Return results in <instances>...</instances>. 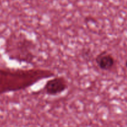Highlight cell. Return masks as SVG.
I'll use <instances>...</instances> for the list:
<instances>
[{"mask_svg": "<svg viewBox=\"0 0 127 127\" xmlns=\"http://www.w3.org/2000/svg\"><path fill=\"white\" fill-rule=\"evenodd\" d=\"M95 61L99 68L104 70H109L114 67L115 60L112 55L104 52L97 56Z\"/></svg>", "mask_w": 127, "mask_h": 127, "instance_id": "7a4b0ae2", "label": "cell"}, {"mask_svg": "<svg viewBox=\"0 0 127 127\" xmlns=\"http://www.w3.org/2000/svg\"><path fill=\"white\" fill-rule=\"evenodd\" d=\"M67 88L66 82L62 77H57L50 80L45 86V90L48 94L55 95L64 92Z\"/></svg>", "mask_w": 127, "mask_h": 127, "instance_id": "6da1fadb", "label": "cell"}, {"mask_svg": "<svg viewBox=\"0 0 127 127\" xmlns=\"http://www.w3.org/2000/svg\"><path fill=\"white\" fill-rule=\"evenodd\" d=\"M125 65H126V67H127V61H126V63H125Z\"/></svg>", "mask_w": 127, "mask_h": 127, "instance_id": "3957f363", "label": "cell"}]
</instances>
